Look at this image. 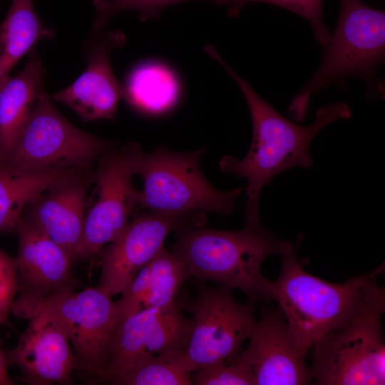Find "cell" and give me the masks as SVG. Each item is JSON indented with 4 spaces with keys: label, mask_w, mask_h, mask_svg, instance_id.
Here are the masks:
<instances>
[{
    "label": "cell",
    "mask_w": 385,
    "mask_h": 385,
    "mask_svg": "<svg viewBox=\"0 0 385 385\" xmlns=\"http://www.w3.org/2000/svg\"><path fill=\"white\" fill-rule=\"evenodd\" d=\"M103 287L82 291L66 290L50 294L25 311L26 319L36 309L56 315L63 324L74 352L77 369L97 379L106 367L115 331L114 302Z\"/></svg>",
    "instance_id": "obj_8"
},
{
    "label": "cell",
    "mask_w": 385,
    "mask_h": 385,
    "mask_svg": "<svg viewBox=\"0 0 385 385\" xmlns=\"http://www.w3.org/2000/svg\"><path fill=\"white\" fill-rule=\"evenodd\" d=\"M200 214L142 212L128 222L120 235L100 252L99 286L111 296L121 294L138 272L163 247L166 237L187 225L199 224Z\"/></svg>",
    "instance_id": "obj_13"
},
{
    "label": "cell",
    "mask_w": 385,
    "mask_h": 385,
    "mask_svg": "<svg viewBox=\"0 0 385 385\" xmlns=\"http://www.w3.org/2000/svg\"><path fill=\"white\" fill-rule=\"evenodd\" d=\"M15 257L18 297L11 313L17 318L41 299L80 285L71 273L72 259L66 251L38 229L21 218Z\"/></svg>",
    "instance_id": "obj_16"
},
{
    "label": "cell",
    "mask_w": 385,
    "mask_h": 385,
    "mask_svg": "<svg viewBox=\"0 0 385 385\" xmlns=\"http://www.w3.org/2000/svg\"><path fill=\"white\" fill-rule=\"evenodd\" d=\"M8 363L6 358L0 348V385H12L14 384V380L8 374Z\"/></svg>",
    "instance_id": "obj_29"
},
{
    "label": "cell",
    "mask_w": 385,
    "mask_h": 385,
    "mask_svg": "<svg viewBox=\"0 0 385 385\" xmlns=\"http://www.w3.org/2000/svg\"><path fill=\"white\" fill-rule=\"evenodd\" d=\"M249 2H261L278 6L306 19L312 27L317 41L322 46L328 42L331 34L324 22V0H216L215 4L227 6L228 14L237 16Z\"/></svg>",
    "instance_id": "obj_24"
},
{
    "label": "cell",
    "mask_w": 385,
    "mask_h": 385,
    "mask_svg": "<svg viewBox=\"0 0 385 385\" xmlns=\"http://www.w3.org/2000/svg\"><path fill=\"white\" fill-rule=\"evenodd\" d=\"M233 288H202L188 307L193 326L183 357L192 372L222 364L240 352L255 322L250 306L238 302Z\"/></svg>",
    "instance_id": "obj_9"
},
{
    "label": "cell",
    "mask_w": 385,
    "mask_h": 385,
    "mask_svg": "<svg viewBox=\"0 0 385 385\" xmlns=\"http://www.w3.org/2000/svg\"><path fill=\"white\" fill-rule=\"evenodd\" d=\"M183 353L146 357L111 381L118 385H190L191 370Z\"/></svg>",
    "instance_id": "obj_22"
},
{
    "label": "cell",
    "mask_w": 385,
    "mask_h": 385,
    "mask_svg": "<svg viewBox=\"0 0 385 385\" xmlns=\"http://www.w3.org/2000/svg\"><path fill=\"white\" fill-rule=\"evenodd\" d=\"M281 255L279 277L270 281L268 299L277 303L301 346L307 352L329 331L348 321L361 307L384 263L343 283H331L306 272L297 257L302 241Z\"/></svg>",
    "instance_id": "obj_3"
},
{
    "label": "cell",
    "mask_w": 385,
    "mask_h": 385,
    "mask_svg": "<svg viewBox=\"0 0 385 385\" xmlns=\"http://www.w3.org/2000/svg\"><path fill=\"white\" fill-rule=\"evenodd\" d=\"M54 31L42 24L33 0H13L0 25V89L11 78L16 63L42 40L53 38Z\"/></svg>",
    "instance_id": "obj_20"
},
{
    "label": "cell",
    "mask_w": 385,
    "mask_h": 385,
    "mask_svg": "<svg viewBox=\"0 0 385 385\" xmlns=\"http://www.w3.org/2000/svg\"><path fill=\"white\" fill-rule=\"evenodd\" d=\"M15 258L0 249V325L11 326L9 314L18 292Z\"/></svg>",
    "instance_id": "obj_28"
},
{
    "label": "cell",
    "mask_w": 385,
    "mask_h": 385,
    "mask_svg": "<svg viewBox=\"0 0 385 385\" xmlns=\"http://www.w3.org/2000/svg\"><path fill=\"white\" fill-rule=\"evenodd\" d=\"M245 351L236 359L254 385H304L312 382L308 352L295 338L281 311L269 308L255 320Z\"/></svg>",
    "instance_id": "obj_12"
},
{
    "label": "cell",
    "mask_w": 385,
    "mask_h": 385,
    "mask_svg": "<svg viewBox=\"0 0 385 385\" xmlns=\"http://www.w3.org/2000/svg\"><path fill=\"white\" fill-rule=\"evenodd\" d=\"M149 292L148 264L143 267L114 302L115 331L130 317L146 307Z\"/></svg>",
    "instance_id": "obj_26"
},
{
    "label": "cell",
    "mask_w": 385,
    "mask_h": 385,
    "mask_svg": "<svg viewBox=\"0 0 385 385\" xmlns=\"http://www.w3.org/2000/svg\"><path fill=\"white\" fill-rule=\"evenodd\" d=\"M12 349L4 351L8 365L21 371V381L30 385L71 384L77 369L68 336L58 317L36 309Z\"/></svg>",
    "instance_id": "obj_14"
},
{
    "label": "cell",
    "mask_w": 385,
    "mask_h": 385,
    "mask_svg": "<svg viewBox=\"0 0 385 385\" xmlns=\"http://www.w3.org/2000/svg\"><path fill=\"white\" fill-rule=\"evenodd\" d=\"M71 169H23L0 163V233H16L27 205L58 183L79 173Z\"/></svg>",
    "instance_id": "obj_19"
},
{
    "label": "cell",
    "mask_w": 385,
    "mask_h": 385,
    "mask_svg": "<svg viewBox=\"0 0 385 385\" xmlns=\"http://www.w3.org/2000/svg\"><path fill=\"white\" fill-rule=\"evenodd\" d=\"M190 0H94L97 14L93 29H103L111 16L125 10L137 11L141 20L157 19L161 11L172 5ZM215 2L216 0H211Z\"/></svg>",
    "instance_id": "obj_25"
},
{
    "label": "cell",
    "mask_w": 385,
    "mask_h": 385,
    "mask_svg": "<svg viewBox=\"0 0 385 385\" xmlns=\"http://www.w3.org/2000/svg\"><path fill=\"white\" fill-rule=\"evenodd\" d=\"M192 326L193 319L185 317L176 303L140 310L113 334L106 367L97 381L111 384L146 357L184 352Z\"/></svg>",
    "instance_id": "obj_11"
},
{
    "label": "cell",
    "mask_w": 385,
    "mask_h": 385,
    "mask_svg": "<svg viewBox=\"0 0 385 385\" xmlns=\"http://www.w3.org/2000/svg\"><path fill=\"white\" fill-rule=\"evenodd\" d=\"M46 70L35 49L23 69L0 89V163H4L45 89Z\"/></svg>",
    "instance_id": "obj_18"
},
{
    "label": "cell",
    "mask_w": 385,
    "mask_h": 385,
    "mask_svg": "<svg viewBox=\"0 0 385 385\" xmlns=\"http://www.w3.org/2000/svg\"><path fill=\"white\" fill-rule=\"evenodd\" d=\"M384 312L385 290L377 284L348 321L314 344L312 381L319 385H384Z\"/></svg>",
    "instance_id": "obj_5"
},
{
    "label": "cell",
    "mask_w": 385,
    "mask_h": 385,
    "mask_svg": "<svg viewBox=\"0 0 385 385\" xmlns=\"http://www.w3.org/2000/svg\"><path fill=\"white\" fill-rule=\"evenodd\" d=\"M205 51L221 65L234 79L249 107L253 137L247 153L242 160L225 156L220 162L225 173H232L247 181L246 220L259 218L258 203L262 188L279 173L294 167L309 168L313 161L309 145L314 137L325 126L351 116L349 106L344 102L319 108L314 121L299 125L282 116L237 74L211 45Z\"/></svg>",
    "instance_id": "obj_1"
},
{
    "label": "cell",
    "mask_w": 385,
    "mask_h": 385,
    "mask_svg": "<svg viewBox=\"0 0 385 385\" xmlns=\"http://www.w3.org/2000/svg\"><path fill=\"white\" fill-rule=\"evenodd\" d=\"M89 178L84 172L45 190L25 209L23 218L76 259L86 215Z\"/></svg>",
    "instance_id": "obj_17"
},
{
    "label": "cell",
    "mask_w": 385,
    "mask_h": 385,
    "mask_svg": "<svg viewBox=\"0 0 385 385\" xmlns=\"http://www.w3.org/2000/svg\"><path fill=\"white\" fill-rule=\"evenodd\" d=\"M114 148L113 142L90 134L69 122L44 91L4 163L23 169L85 171Z\"/></svg>",
    "instance_id": "obj_7"
},
{
    "label": "cell",
    "mask_w": 385,
    "mask_h": 385,
    "mask_svg": "<svg viewBox=\"0 0 385 385\" xmlns=\"http://www.w3.org/2000/svg\"><path fill=\"white\" fill-rule=\"evenodd\" d=\"M140 147L129 144L111 149L101 157L96 173L97 197L86 212L83 235L77 258L99 257L106 244L114 241L138 207L137 191L132 181Z\"/></svg>",
    "instance_id": "obj_10"
},
{
    "label": "cell",
    "mask_w": 385,
    "mask_h": 385,
    "mask_svg": "<svg viewBox=\"0 0 385 385\" xmlns=\"http://www.w3.org/2000/svg\"><path fill=\"white\" fill-rule=\"evenodd\" d=\"M191 375L195 385H254L253 381L237 359L230 364H218L198 369Z\"/></svg>",
    "instance_id": "obj_27"
},
{
    "label": "cell",
    "mask_w": 385,
    "mask_h": 385,
    "mask_svg": "<svg viewBox=\"0 0 385 385\" xmlns=\"http://www.w3.org/2000/svg\"><path fill=\"white\" fill-rule=\"evenodd\" d=\"M175 232L173 252L184 261L190 277L239 289L252 302L269 301L270 281L261 271L264 261L294 246L267 230L260 218L246 220L238 231L187 225Z\"/></svg>",
    "instance_id": "obj_2"
},
{
    "label": "cell",
    "mask_w": 385,
    "mask_h": 385,
    "mask_svg": "<svg viewBox=\"0 0 385 385\" xmlns=\"http://www.w3.org/2000/svg\"><path fill=\"white\" fill-rule=\"evenodd\" d=\"M319 68L292 99L289 114L299 122L307 114L313 93L349 76L365 81L378 90L377 68L385 51V14L361 0H341L336 29L324 45Z\"/></svg>",
    "instance_id": "obj_4"
},
{
    "label": "cell",
    "mask_w": 385,
    "mask_h": 385,
    "mask_svg": "<svg viewBox=\"0 0 385 385\" xmlns=\"http://www.w3.org/2000/svg\"><path fill=\"white\" fill-rule=\"evenodd\" d=\"M149 292L146 307L165 308L175 304V296L190 275L184 261L163 247L148 263Z\"/></svg>",
    "instance_id": "obj_23"
},
{
    "label": "cell",
    "mask_w": 385,
    "mask_h": 385,
    "mask_svg": "<svg viewBox=\"0 0 385 385\" xmlns=\"http://www.w3.org/2000/svg\"><path fill=\"white\" fill-rule=\"evenodd\" d=\"M93 30L83 43L86 70L72 84L51 96L86 121L114 118L119 101L125 93V86L117 79L111 63L112 51L125 42L123 34Z\"/></svg>",
    "instance_id": "obj_15"
},
{
    "label": "cell",
    "mask_w": 385,
    "mask_h": 385,
    "mask_svg": "<svg viewBox=\"0 0 385 385\" xmlns=\"http://www.w3.org/2000/svg\"><path fill=\"white\" fill-rule=\"evenodd\" d=\"M177 83L173 74L162 65H143L129 78L124 99L140 111L162 112L175 102L178 90Z\"/></svg>",
    "instance_id": "obj_21"
},
{
    "label": "cell",
    "mask_w": 385,
    "mask_h": 385,
    "mask_svg": "<svg viewBox=\"0 0 385 385\" xmlns=\"http://www.w3.org/2000/svg\"><path fill=\"white\" fill-rule=\"evenodd\" d=\"M204 152V148L189 153L164 148L149 153L140 150L135 175H140L143 185L137 191L138 207L173 215H230L242 189L220 191L213 187L201 170Z\"/></svg>",
    "instance_id": "obj_6"
}]
</instances>
